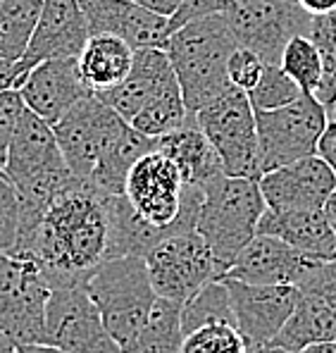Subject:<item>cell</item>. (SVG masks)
I'll return each instance as SVG.
<instances>
[{"instance_id": "8d00e7d4", "label": "cell", "mask_w": 336, "mask_h": 353, "mask_svg": "<svg viewBox=\"0 0 336 353\" xmlns=\"http://www.w3.org/2000/svg\"><path fill=\"white\" fill-rule=\"evenodd\" d=\"M234 5V0H179L177 12L169 17L172 31L193 22V19L208 17V14H224Z\"/></svg>"}, {"instance_id": "d6986e66", "label": "cell", "mask_w": 336, "mask_h": 353, "mask_svg": "<svg viewBox=\"0 0 336 353\" xmlns=\"http://www.w3.org/2000/svg\"><path fill=\"white\" fill-rule=\"evenodd\" d=\"M177 81L165 48H138L134 50V62L129 74L117 86L101 91L98 96L120 115L132 122L158 93Z\"/></svg>"}, {"instance_id": "5bb4252c", "label": "cell", "mask_w": 336, "mask_h": 353, "mask_svg": "<svg viewBox=\"0 0 336 353\" xmlns=\"http://www.w3.org/2000/svg\"><path fill=\"white\" fill-rule=\"evenodd\" d=\"M265 205L272 210L324 208L336 189V174L317 153L267 170L258 179Z\"/></svg>"}, {"instance_id": "7a4b0ae2", "label": "cell", "mask_w": 336, "mask_h": 353, "mask_svg": "<svg viewBox=\"0 0 336 353\" xmlns=\"http://www.w3.org/2000/svg\"><path fill=\"white\" fill-rule=\"evenodd\" d=\"M236 46L224 14L193 19L169 34L165 53L172 62L191 115L234 86L227 77V62Z\"/></svg>"}, {"instance_id": "9a60e30c", "label": "cell", "mask_w": 336, "mask_h": 353, "mask_svg": "<svg viewBox=\"0 0 336 353\" xmlns=\"http://www.w3.org/2000/svg\"><path fill=\"white\" fill-rule=\"evenodd\" d=\"M322 261L303 256L272 234H255L224 272L227 279L246 284H291L301 287Z\"/></svg>"}, {"instance_id": "30bf717a", "label": "cell", "mask_w": 336, "mask_h": 353, "mask_svg": "<svg viewBox=\"0 0 336 353\" xmlns=\"http://www.w3.org/2000/svg\"><path fill=\"white\" fill-rule=\"evenodd\" d=\"M153 289L162 299L184 303L213 279H222L210 246L196 230L174 232L146 253Z\"/></svg>"}, {"instance_id": "484cf974", "label": "cell", "mask_w": 336, "mask_h": 353, "mask_svg": "<svg viewBox=\"0 0 336 353\" xmlns=\"http://www.w3.org/2000/svg\"><path fill=\"white\" fill-rule=\"evenodd\" d=\"M182 303L158 296L129 353H182Z\"/></svg>"}, {"instance_id": "52a82bcc", "label": "cell", "mask_w": 336, "mask_h": 353, "mask_svg": "<svg viewBox=\"0 0 336 353\" xmlns=\"http://www.w3.org/2000/svg\"><path fill=\"white\" fill-rule=\"evenodd\" d=\"M50 284L31 258L0 251V332L12 344H45Z\"/></svg>"}, {"instance_id": "74e56055", "label": "cell", "mask_w": 336, "mask_h": 353, "mask_svg": "<svg viewBox=\"0 0 336 353\" xmlns=\"http://www.w3.org/2000/svg\"><path fill=\"white\" fill-rule=\"evenodd\" d=\"M29 70L22 65V60H8L0 58V91H8V88H17L24 84Z\"/></svg>"}, {"instance_id": "d6a6232c", "label": "cell", "mask_w": 336, "mask_h": 353, "mask_svg": "<svg viewBox=\"0 0 336 353\" xmlns=\"http://www.w3.org/2000/svg\"><path fill=\"white\" fill-rule=\"evenodd\" d=\"M303 96V88L282 70V65H265L258 84L248 91L255 110H277L288 103L298 101Z\"/></svg>"}, {"instance_id": "c3c4849f", "label": "cell", "mask_w": 336, "mask_h": 353, "mask_svg": "<svg viewBox=\"0 0 336 353\" xmlns=\"http://www.w3.org/2000/svg\"><path fill=\"white\" fill-rule=\"evenodd\" d=\"M260 349H262V346H255V349H253V353H260Z\"/></svg>"}, {"instance_id": "cb8c5ba5", "label": "cell", "mask_w": 336, "mask_h": 353, "mask_svg": "<svg viewBox=\"0 0 336 353\" xmlns=\"http://www.w3.org/2000/svg\"><path fill=\"white\" fill-rule=\"evenodd\" d=\"M317 341H336V308L315 292H301L291 318L272 344L303 351Z\"/></svg>"}, {"instance_id": "7c38bea8", "label": "cell", "mask_w": 336, "mask_h": 353, "mask_svg": "<svg viewBox=\"0 0 336 353\" xmlns=\"http://www.w3.org/2000/svg\"><path fill=\"white\" fill-rule=\"evenodd\" d=\"M127 124V119L112 110L98 93H91L76 103L58 124H53L60 153L70 172L91 184L98 160Z\"/></svg>"}, {"instance_id": "2e32d148", "label": "cell", "mask_w": 336, "mask_h": 353, "mask_svg": "<svg viewBox=\"0 0 336 353\" xmlns=\"http://www.w3.org/2000/svg\"><path fill=\"white\" fill-rule=\"evenodd\" d=\"M79 8L89 22V34L117 36L134 50L165 48L172 34L169 17L134 0H79Z\"/></svg>"}, {"instance_id": "d4e9b609", "label": "cell", "mask_w": 336, "mask_h": 353, "mask_svg": "<svg viewBox=\"0 0 336 353\" xmlns=\"http://www.w3.org/2000/svg\"><path fill=\"white\" fill-rule=\"evenodd\" d=\"M155 148H158V139L146 137L132 124H127L120 137L110 143V148L103 153V158L98 160L91 184L101 189L103 194H124V181H127L129 170L136 165L138 158H143Z\"/></svg>"}, {"instance_id": "44dd1931", "label": "cell", "mask_w": 336, "mask_h": 353, "mask_svg": "<svg viewBox=\"0 0 336 353\" xmlns=\"http://www.w3.org/2000/svg\"><path fill=\"white\" fill-rule=\"evenodd\" d=\"M62 158L58 139H55L53 124H48L43 117L24 108L19 122L14 127L12 141L8 148V160H5V172L14 181V186L24 184L48 165L58 163Z\"/></svg>"}, {"instance_id": "ee69618b", "label": "cell", "mask_w": 336, "mask_h": 353, "mask_svg": "<svg viewBox=\"0 0 336 353\" xmlns=\"http://www.w3.org/2000/svg\"><path fill=\"white\" fill-rule=\"evenodd\" d=\"M324 212H327L329 222H332V230L336 232V189L332 191V196L327 199V203H324Z\"/></svg>"}, {"instance_id": "d590c367", "label": "cell", "mask_w": 336, "mask_h": 353, "mask_svg": "<svg viewBox=\"0 0 336 353\" xmlns=\"http://www.w3.org/2000/svg\"><path fill=\"white\" fill-rule=\"evenodd\" d=\"M24 98L17 88H8L0 91V168L5 170V160H8V148L12 141L14 127L19 122V115L24 110Z\"/></svg>"}, {"instance_id": "ab89813d", "label": "cell", "mask_w": 336, "mask_h": 353, "mask_svg": "<svg viewBox=\"0 0 336 353\" xmlns=\"http://www.w3.org/2000/svg\"><path fill=\"white\" fill-rule=\"evenodd\" d=\"M134 3L143 5V8L153 10L158 14H165V17H172L179 8V0H134Z\"/></svg>"}, {"instance_id": "603a6c76", "label": "cell", "mask_w": 336, "mask_h": 353, "mask_svg": "<svg viewBox=\"0 0 336 353\" xmlns=\"http://www.w3.org/2000/svg\"><path fill=\"white\" fill-rule=\"evenodd\" d=\"M76 60H79V72L86 86L93 93H101L117 86L129 74L134 62V48L117 36L91 34Z\"/></svg>"}, {"instance_id": "7dc6e473", "label": "cell", "mask_w": 336, "mask_h": 353, "mask_svg": "<svg viewBox=\"0 0 336 353\" xmlns=\"http://www.w3.org/2000/svg\"><path fill=\"white\" fill-rule=\"evenodd\" d=\"M329 119H334V122H336V101H334L332 110H329Z\"/></svg>"}, {"instance_id": "f6af8a7d", "label": "cell", "mask_w": 336, "mask_h": 353, "mask_svg": "<svg viewBox=\"0 0 336 353\" xmlns=\"http://www.w3.org/2000/svg\"><path fill=\"white\" fill-rule=\"evenodd\" d=\"M260 353H303V351L286 349V346H277V344H267V346H262Z\"/></svg>"}, {"instance_id": "f1b7e54d", "label": "cell", "mask_w": 336, "mask_h": 353, "mask_svg": "<svg viewBox=\"0 0 336 353\" xmlns=\"http://www.w3.org/2000/svg\"><path fill=\"white\" fill-rule=\"evenodd\" d=\"M210 323H231L234 320V310H231L229 289H227L224 279H213L203 289H198L189 301L182 303V327L184 334L196 327H203Z\"/></svg>"}, {"instance_id": "4316f807", "label": "cell", "mask_w": 336, "mask_h": 353, "mask_svg": "<svg viewBox=\"0 0 336 353\" xmlns=\"http://www.w3.org/2000/svg\"><path fill=\"white\" fill-rule=\"evenodd\" d=\"M43 10V0H0V58L19 60Z\"/></svg>"}, {"instance_id": "ffe728a7", "label": "cell", "mask_w": 336, "mask_h": 353, "mask_svg": "<svg viewBox=\"0 0 336 353\" xmlns=\"http://www.w3.org/2000/svg\"><path fill=\"white\" fill-rule=\"evenodd\" d=\"M258 234H272L303 256L315 261H334L336 258V232L332 230L324 208H303V210H272L265 208Z\"/></svg>"}, {"instance_id": "7402d4cb", "label": "cell", "mask_w": 336, "mask_h": 353, "mask_svg": "<svg viewBox=\"0 0 336 353\" xmlns=\"http://www.w3.org/2000/svg\"><path fill=\"white\" fill-rule=\"evenodd\" d=\"M158 150H162L177 165L186 186H200L203 189L205 184L224 174L220 155H217L215 146L205 137L203 129L198 127L196 115H191L189 122L182 124L179 129L160 137Z\"/></svg>"}, {"instance_id": "277c9868", "label": "cell", "mask_w": 336, "mask_h": 353, "mask_svg": "<svg viewBox=\"0 0 336 353\" xmlns=\"http://www.w3.org/2000/svg\"><path fill=\"white\" fill-rule=\"evenodd\" d=\"M86 289L103 315L105 330L122 353H129L158 299L146 258L122 256L103 261L89 272Z\"/></svg>"}, {"instance_id": "9c48e42d", "label": "cell", "mask_w": 336, "mask_h": 353, "mask_svg": "<svg viewBox=\"0 0 336 353\" xmlns=\"http://www.w3.org/2000/svg\"><path fill=\"white\" fill-rule=\"evenodd\" d=\"M327 122V108L313 93H303L277 110H255L262 172L317 153Z\"/></svg>"}, {"instance_id": "5b68a950", "label": "cell", "mask_w": 336, "mask_h": 353, "mask_svg": "<svg viewBox=\"0 0 336 353\" xmlns=\"http://www.w3.org/2000/svg\"><path fill=\"white\" fill-rule=\"evenodd\" d=\"M124 196L138 217L155 230L186 232L196 230L203 189L186 186L177 165L155 148L129 170Z\"/></svg>"}, {"instance_id": "bcb514c9", "label": "cell", "mask_w": 336, "mask_h": 353, "mask_svg": "<svg viewBox=\"0 0 336 353\" xmlns=\"http://www.w3.org/2000/svg\"><path fill=\"white\" fill-rule=\"evenodd\" d=\"M0 353H14V344L5 332H0Z\"/></svg>"}, {"instance_id": "e0dca14e", "label": "cell", "mask_w": 336, "mask_h": 353, "mask_svg": "<svg viewBox=\"0 0 336 353\" xmlns=\"http://www.w3.org/2000/svg\"><path fill=\"white\" fill-rule=\"evenodd\" d=\"M19 93L31 112L43 117L48 124H58L76 103L93 91L81 77L79 60L55 58L31 67L24 84L19 86Z\"/></svg>"}, {"instance_id": "ac0fdd59", "label": "cell", "mask_w": 336, "mask_h": 353, "mask_svg": "<svg viewBox=\"0 0 336 353\" xmlns=\"http://www.w3.org/2000/svg\"><path fill=\"white\" fill-rule=\"evenodd\" d=\"M89 36V22L79 8V0H43L29 48L19 60L31 70L43 60L76 58Z\"/></svg>"}, {"instance_id": "4dcf8cb0", "label": "cell", "mask_w": 336, "mask_h": 353, "mask_svg": "<svg viewBox=\"0 0 336 353\" xmlns=\"http://www.w3.org/2000/svg\"><path fill=\"white\" fill-rule=\"evenodd\" d=\"M282 70L303 88V93H315L322 81V58L310 39V34H298L286 43L279 60Z\"/></svg>"}, {"instance_id": "e575fe53", "label": "cell", "mask_w": 336, "mask_h": 353, "mask_svg": "<svg viewBox=\"0 0 336 353\" xmlns=\"http://www.w3.org/2000/svg\"><path fill=\"white\" fill-rule=\"evenodd\" d=\"M262 70H265V62H262L260 55L244 48V46H236L234 53L229 55V62H227V77H229V81L246 93L258 84Z\"/></svg>"}, {"instance_id": "83f0119b", "label": "cell", "mask_w": 336, "mask_h": 353, "mask_svg": "<svg viewBox=\"0 0 336 353\" xmlns=\"http://www.w3.org/2000/svg\"><path fill=\"white\" fill-rule=\"evenodd\" d=\"M189 119H191V112L184 103L182 88H179V81H174V84H169L162 93H158L129 124H132L134 129H138L141 134H146V137L160 139V137H165V134L179 129L182 124L189 122Z\"/></svg>"}, {"instance_id": "7bdbcfd3", "label": "cell", "mask_w": 336, "mask_h": 353, "mask_svg": "<svg viewBox=\"0 0 336 353\" xmlns=\"http://www.w3.org/2000/svg\"><path fill=\"white\" fill-rule=\"evenodd\" d=\"M303 353H336V341H317L303 349Z\"/></svg>"}, {"instance_id": "4fadbf2b", "label": "cell", "mask_w": 336, "mask_h": 353, "mask_svg": "<svg viewBox=\"0 0 336 353\" xmlns=\"http://www.w3.org/2000/svg\"><path fill=\"white\" fill-rule=\"evenodd\" d=\"M231 310L236 327L248 344L267 346L275 341L286 320L291 318L301 289L291 284H246L239 279H227Z\"/></svg>"}, {"instance_id": "ba28073f", "label": "cell", "mask_w": 336, "mask_h": 353, "mask_svg": "<svg viewBox=\"0 0 336 353\" xmlns=\"http://www.w3.org/2000/svg\"><path fill=\"white\" fill-rule=\"evenodd\" d=\"M45 344L72 353H122L86 289V279L50 284L45 303Z\"/></svg>"}, {"instance_id": "8992f818", "label": "cell", "mask_w": 336, "mask_h": 353, "mask_svg": "<svg viewBox=\"0 0 336 353\" xmlns=\"http://www.w3.org/2000/svg\"><path fill=\"white\" fill-rule=\"evenodd\" d=\"M193 115L220 155L224 174L260 179L262 163L255 108L246 91L231 86L229 91L203 105Z\"/></svg>"}, {"instance_id": "8fae6325", "label": "cell", "mask_w": 336, "mask_h": 353, "mask_svg": "<svg viewBox=\"0 0 336 353\" xmlns=\"http://www.w3.org/2000/svg\"><path fill=\"white\" fill-rule=\"evenodd\" d=\"M224 17L236 43L258 53L265 65H279L288 41L313 27V14L298 0H234Z\"/></svg>"}, {"instance_id": "6da1fadb", "label": "cell", "mask_w": 336, "mask_h": 353, "mask_svg": "<svg viewBox=\"0 0 336 353\" xmlns=\"http://www.w3.org/2000/svg\"><path fill=\"white\" fill-rule=\"evenodd\" d=\"M107 196L84 179L72 181L8 253L39 263L48 284L86 279L107 258Z\"/></svg>"}, {"instance_id": "836d02e7", "label": "cell", "mask_w": 336, "mask_h": 353, "mask_svg": "<svg viewBox=\"0 0 336 353\" xmlns=\"http://www.w3.org/2000/svg\"><path fill=\"white\" fill-rule=\"evenodd\" d=\"M19 232V194L10 174L0 168V251H10Z\"/></svg>"}, {"instance_id": "b9f144b4", "label": "cell", "mask_w": 336, "mask_h": 353, "mask_svg": "<svg viewBox=\"0 0 336 353\" xmlns=\"http://www.w3.org/2000/svg\"><path fill=\"white\" fill-rule=\"evenodd\" d=\"M14 353H72V351H65L53 344H17L14 346Z\"/></svg>"}, {"instance_id": "f35d334b", "label": "cell", "mask_w": 336, "mask_h": 353, "mask_svg": "<svg viewBox=\"0 0 336 353\" xmlns=\"http://www.w3.org/2000/svg\"><path fill=\"white\" fill-rule=\"evenodd\" d=\"M317 155L329 165V168H332V172L336 174V122L334 119H329L327 127H324V132H322V137H319Z\"/></svg>"}, {"instance_id": "60d3db41", "label": "cell", "mask_w": 336, "mask_h": 353, "mask_svg": "<svg viewBox=\"0 0 336 353\" xmlns=\"http://www.w3.org/2000/svg\"><path fill=\"white\" fill-rule=\"evenodd\" d=\"M298 5H301L306 12L313 14V17L334 12V10H336V0H298Z\"/></svg>"}, {"instance_id": "3957f363", "label": "cell", "mask_w": 336, "mask_h": 353, "mask_svg": "<svg viewBox=\"0 0 336 353\" xmlns=\"http://www.w3.org/2000/svg\"><path fill=\"white\" fill-rule=\"evenodd\" d=\"M265 208L258 179L220 174L203 186L196 232L210 246L222 277L246 243L258 234V222Z\"/></svg>"}, {"instance_id": "1f68e13d", "label": "cell", "mask_w": 336, "mask_h": 353, "mask_svg": "<svg viewBox=\"0 0 336 353\" xmlns=\"http://www.w3.org/2000/svg\"><path fill=\"white\" fill-rule=\"evenodd\" d=\"M241 330L231 323H210L186 332L182 353H253Z\"/></svg>"}, {"instance_id": "f546056e", "label": "cell", "mask_w": 336, "mask_h": 353, "mask_svg": "<svg viewBox=\"0 0 336 353\" xmlns=\"http://www.w3.org/2000/svg\"><path fill=\"white\" fill-rule=\"evenodd\" d=\"M310 39L315 41L319 58H322V81H319L317 91L313 96L327 108L329 115V110H332L336 101V10L313 17Z\"/></svg>"}]
</instances>
